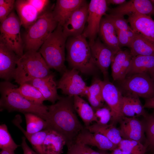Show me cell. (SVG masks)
I'll use <instances>...</instances> for the list:
<instances>
[{"label":"cell","instance_id":"obj_1","mask_svg":"<svg viewBox=\"0 0 154 154\" xmlns=\"http://www.w3.org/2000/svg\"><path fill=\"white\" fill-rule=\"evenodd\" d=\"M48 107V115L46 120L47 128L62 135L66 140L67 147L70 146L84 127L76 114L73 97H61L56 103Z\"/></svg>","mask_w":154,"mask_h":154},{"label":"cell","instance_id":"obj_2","mask_svg":"<svg viewBox=\"0 0 154 154\" xmlns=\"http://www.w3.org/2000/svg\"><path fill=\"white\" fill-rule=\"evenodd\" d=\"M17 86L9 81L0 83L1 110L9 112L17 111L24 114H35L46 120L48 115V106L30 101L24 97L17 90Z\"/></svg>","mask_w":154,"mask_h":154},{"label":"cell","instance_id":"obj_3","mask_svg":"<svg viewBox=\"0 0 154 154\" xmlns=\"http://www.w3.org/2000/svg\"><path fill=\"white\" fill-rule=\"evenodd\" d=\"M67 60L72 69L86 74L94 73L98 68L93 59L89 42L82 34L67 39Z\"/></svg>","mask_w":154,"mask_h":154},{"label":"cell","instance_id":"obj_4","mask_svg":"<svg viewBox=\"0 0 154 154\" xmlns=\"http://www.w3.org/2000/svg\"><path fill=\"white\" fill-rule=\"evenodd\" d=\"M50 68L39 52L26 51L19 58L13 78L20 85L34 79L51 74Z\"/></svg>","mask_w":154,"mask_h":154},{"label":"cell","instance_id":"obj_5","mask_svg":"<svg viewBox=\"0 0 154 154\" xmlns=\"http://www.w3.org/2000/svg\"><path fill=\"white\" fill-rule=\"evenodd\" d=\"M67 38L64 34L62 27L58 24L39 51L50 68L54 69L62 74L67 69L64 63Z\"/></svg>","mask_w":154,"mask_h":154},{"label":"cell","instance_id":"obj_6","mask_svg":"<svg viewBox=\"0 0 154 154\" xmlns=\"http://www.w3.org/2000/svg\"><path fill=\"white\" fill-rule=\"evenodd\" d=\"M58 25L52 11H46L41 14L25 34L23 40L26 51H37Z\"/></svg>","mask_w":154,"mask_h":154},{"label":"cell","instance_id":"obj_7","mask_svg":"<svg viewBox=\"0 0 154 154\" xmlns=\"http://www.w3.org/2000/svg\"><path fill=\"white\" fill-rule=\"evenodd\" d=\"M22 26L17 15L13 11L6 19L1 23L0 41L12 50L18 56L23 54L24 45L21 35Z\"/></svg>","mask_w":154,"mask_h":154},{"label":"cell","instance_id":"obj_8","mask_svg":"<svg viewBox=\"0 0 154 154\" xmlns=\"http://www.w3.org/2000/svg\"><path fill=\"white\" fill-rule=\"evenodd\" d=\"M121 87L126 93L145 99L154 97V80L148 73H138L127 76L120 81Z\"/></svg>","mask_w":154,"mask_h":154},{"label":"cell","instance_id":"obj_9","mask_svg":"<svg viewBox=\"0 0 154 154\" xmlns=\"http://www.w3.org/2000/svg\"><path fill=\"white\" fill-rule=\"evenodd\" d=\"M106 0H91L88 4L87 25L82 35L89 40V44L96 40L103 16L109 10Z\"/></svg>","mask_w":154,"mask_h":154},{"label":"cell","instance_id":"obj_10","mask_svg":"<svg viewBox=\"0 0 154 154\" xmlns=\"http://www.w3.org/2000/svg\"><path fill=\"white\" fill-rule=\"evenodd\" d=\"M78 72L74 69H67L57 83V89L68 96H86L88 86Z\"/></svg>","mask_w":154,"mask_h":154},{"label":"cell","instance_id":"obj_11","mask_svg":"<svg viewBox=\"0 0 154 154\" xmlns=\"http://www.w3.org/2000/svg\"><path fill=\"white\" fill-rule=\"evenodd\" d=\"M102 96L111 110V123L114 125L124 116L121 111L123 96L115 85L106 80L103 81Z\"/></svg>","mask_w":154,"mask_h":154},{"label":"cell","instance_id":"obj_12","mask_svg":"<svg viewBox=\"0 0 154 154\" xmlns=\"http://www.w3.org/2000/svg\"><path fill=\"white\" fill-rule=\"evenodd\" d=\"M88 7L86 3L74 11L62 27L64 34L67 38L82 34L87 21Z\"/></svg>","mask_w":154,"mask_h":154},{"label":"cell","instance_id":"obj_13","mask_svg":"<svg viewBox=\"0 0 154 154\" xmlns=\"http://www.w3.org/2000/svg\"><path fill=\"white\" fill-rule=\"evenodd\" d=\"M94 61L105 78L108 75V69L116 53L102 42L99 38L89 44Z\"/></svg>","mask_w":154,"mask_h":154},{"label":"cell","instance_id":"obj_14","mask_svg":"<svg viewBox=\"0 0 154 154\" xmlns=\"http://www.w3.org/2000/svg\"><path fill=\"white\" fill-rule=\"evenodd\" d=\"M108 10L110 14L118 16L136 13L154 16V5L150 0H131Z\"/></svg>","mask_w":154,"mask_h":154},{"label":"cell","instance_id":"obj_15","mask_svg":"<svg viewBox=\"0 0 154 154\" xmlns=\"http://www.w3.org/2000/svg\"><path fill=\"white\" fill-rule=\"evenodd\" d=\"M20 57L0 41V78L6 81L13 78L17 62Z\"/></svg>","mask_w":154,"mask_h":154},{"label":"cell","instance_id":"obj_16","mask_svg":"<svg viewBox=\"0 0 154 154\" xmlns=\"http://www.w3.org/2000/svg\"><path fill=\"white\" fill-rule=\"evenodd\" d=\"M121 134L123 139L142 141L145 137L144 122L136 117H129L124 116L119 122Z\"/></svg>","mask_w":154,"mask_h":154},{"label":"cell","instance_id":"obj_17","mask_svg":"<svg viewBox=\"0 0 154 154\" xmlns=\"http://www.w3.org/2000/svg\"><path fill=\"white\" fill-rule=\"evenodd\" d=\"M128 16L127 21L132 29L154 42V20L151 16L137 13Z\"/></svg>","mask_w":154,"mask_h":154},{"label":"cell","instance_id":"obj_18","mask_svg":"<svg viewBox=\"0 0 154 154\" xmlns=\"http://www.w3.org/2000/svg\"><path fill=\"white\" fill-rule=\"evenodd\" d=\"M74 142L96 147L103 150L112 151L118 147L103 135L91 132L84 127L78 135Z\"/></svg>","mask_w":154,"mask_h":154},{"label":"cell","instance_id":"obj_19","mask_svg":"<svg viewBox=\"0 0 154 154\" xmlns=\"http://www.w3.org/2000/svg\"><path fill=\"white\" fill-rule=\"evenodd\" d=\"M54 74H51L46 77L35 78L26 83L36 88L41 93L45 100L53 104L61 97L57 93V84L54 80Z\"/></svg>","mask_w":154,"mask_h":154},{"label":"cell","instance_id":"obj_20","mask_svg":"<svg viewBox=\"0 0 154 154\" xmlns=\"http://www.w3.org/2000/svg\"><path fill=\"white\" fill-rule=\"evenodd\" d=\"M86 3L83 0H57L52 11L53 18L63 27L72 14Z\"/></svg>","mask_w":154,"mask_h":154},{"label":"cell","instance_id":"obj_21","mask_svg":"<svg viewBox=\"0 0 154 154\" xmlns=\"http://www.w3.org/2000/svg\"><path fill=\"white\" fill-rule=\"evenodd\" d=\"M98 34L103 42L114 52L121 50L114 26L106 15L101 21Z\"/></svg>","mask_w":154,"mask_h":154},{"label":"cell","instance_id":"obj_22","mask_svg":"<svg viewBox=\"0 0 154 154\" xmlns=\"http://www.w3.org/2000/svg\"><path fill=\"white\" fill-rule=\"evenodd\" d=\"M132 57L128 50H121L116 54L111 64L112 75L114 80L120 81L126 78Z\"/></svg>","mask_w":154,"mask_h":154},{"label":"cell","instance_id":"obj_23","mask_svg":"<svg viewBox=\"0 0 154 154\" xmlns=\"http://www.w3.org/2000/svg\"><path fill=\"white\" fill-rule=\"evenodd\" d=\"M15 7L22 26L27 29L36 21L40 15L27 0H16Z\"/></svg>","mask_w":154,"mask_h":154},{"label":"cell","instance_id":"obj_24","mask_svg":"<svg viewBox=\"0 0 154 154\" xmlns=\"http://www.w3.org/2000/svg\"><path fill=\"white\" fill-rule=\"evenodd\" d=\"M48 129L42 146L43 154H61L66 143L65 139L56 131Z\"/></svg>","mask_w":154,"mask_h":154},{"label":"cell","instance_id":"obj_25","mask_svg":"<svg viewBox=\"0 0 154 154\" xmlns=\"http://www.w3.org/2000/svg\"><path fill=\"white\" fill-rule=\"evenodd\" d=\"M21 117L19 115H16L13 121V123L23 133L35 151L39 154H44L42 146L48 129L47 128L33 133H27L21 126Z\"/></svg>","mask_w":154,"mask_h":154},{"label":"cell","instance_id":"obj_26","mask_svg":"<svg viewBox=\"0 0 154 154\" xmlns=\"http://www.w3.org/2000/svg\"><path fill=\"white\" fill-rule=\"evenodd\" d=\"M154 69V55L132 56L126 76L136 74L149 73Z\"/></svg>","mask_w":154,"mask_h":154},{"label":"cell","instance_id":"obj_27","mask_svg":"<svg viewBox=\"0 0 154 154\" xmlns=\"http://www.w3.org/2000/svg\"><path fill=\"white\" fill-rule=\"evenodd\" d=\"M129 48L132 56L154 55V42L136 33Z\"/></svg>","mask_w":154,"mask_h":154},{"label":"cell","instance_id":"obj_28","mask_svg":"<svg viewBox=\"0 0 154 154\" xmlns=\"http://www.w3.org/2000/svg\"><path fill=\"white\" fill-rule=\"evenodd\" d=\"M74 109L84 123L85 127L95 121V111L87 102L79 96L73 97Z\"/></svg>","mask_w":154,"mask_h":154},{"label":"cell","instance_id":"obj_29","mask_svg":"<svg viewBox=\"0 0 154 154\" xmlns=\"http://www.w3.org/2000/svg\"><path fill=\"white\" fill-rule=\"evenodd\" d=\"M103 81L95 78L87 88L86 96L94 111L102 107L104 101L102 96Z\"/></svg>","mask_w":154,"mask_h":154},{"label":"cell","instance_id":"obj_30","mask_svg":"<svg viewBox=\"0 0 154 154\" xmlns=\"http://www.w3.org/2000/svg\"><path fill=\"white\" fill-rule=\"evenodd\" d=\"M84 127L91 132L98 133L103 135L117 146L123 139L119 129L111 123L103 125L95 123Z\"/></svg>","mask_w":154,"mask_h":154},{"label":"cell","instance_id":"obj_31","mask_svg":"<svg viewBox=\"0 0 154 154\" xmlns=\"http://www.w3.org/2000/svg\"><path fill=\"white\" fill-rule=\"evenodd\" d=\"M16 90L24 97L33 102L43 104L45 99L40 91L32 85L25 83L16 88Z\"/></svg>","mask_w":154,"mask_h":154},{"label":"cell","instance_id":"obj_32","mask_svg":"<svg viewBox=\"0 0 154 154\" xmlns=\"http://www.w3.org/2000/svg\"><path fill=\"white\" fill-rule=\"evenodd\" d=\"M27 132L33 133L48 128L46 121L38 116L31 113L24 114Z\"/></svg>","mask_w":154,"mask_h":154},{"label":"cell","instance_id":"obj_33","mask_svg":"<svg viewBox=\"0 0 154 154\" xmlns=\"http://www.w3.org/2000/svg\"><path fill=\"white\" fill-rule=\"evenodd\" d=\"M118 147L129 154H146L147 153L145 145L135 140L123 139Z\"/></svg>","mask_w":154,"mask_h":154},{"label":"cell","instance_id":"obj_34","mask_svg":"<svg viewBox=\"0 0 154 154\" xmlns=\"http://www.w3.org/2000/svg\"><path fill=\"white\" fill-rule=\"evenodd\" d=\"M19 146L12 138L6 125L5 124L0 125V149L1 150H7L15 151Z\"/></svg>","mask_w":154,"mask_h":154},{"label":"cell","instance_id":"obj_35","mask_svg":"<svg viewBox=\"0 0 154 154\" xmlns=\"http://www.w3.org/2000/svg\"><path fill=\"white\" fill-rule=\"evenodd\" d=\"M67 148L66 154H104L94 151L88 145L76 142Z\"/></svg>","mask_w":154,"mask_h":154},{"label":"cell","instance_id":"obj_36","mask_svg":"<svg viewBox=\"0 0 154 154\" xmlns=\"http://www.w3.org/2000/svg\"><path fill=\"white\" fill-rule=\"evenodd\" d=\"M96 123L101 124H108L111 120L112 116L109 108L102 107L95 111Z\"/></svg>","mask_w":154,"mask_h":154},{"label":"cell","instance_id":"obj_37","mask_svg":"<svg viewBox=\"0 0 154 154\" xmlns=\"http://www.w3.org/2000/svg\"><path fill=\"white\" fill-rule=\"evenodd\" d=\"M105 15L113 23L116 31L132 30L129 25L127 21L124 18V16H116L110 14H106Z\"/></svg>","mask_w":154,"mask_h":154},{"label":"cell","instance_id":"obj_38","mask_svg":"<svg viewBox=\"0 0 154 154\" xmlns=\"http://www.w3.org/2000/svg\"><path fill=\"white\" fill-rule=\"evenodd\" d=\"M121 111L124 116L129 117H136L129 94L126 93L123 96Z\"/></svg>","mask_w":154,"mask_h":154},{"label":"cell","instance_id":"obj_39","mask_svg":"<svg viewBox=\"0 0 154 154\" xmlns=\"http://www.w3.org/2000/svg\"><path fill=\"white\" fill-rule=\"evenodd\" d=\"M120 47H129L135 33L133 30L116 31Z\"/></svg>","mask_w":154,"mask_h":154},{"label":"cell","instance_id":"obj_40","mask_svg":"<svg viewBox=\"0 0 154 154\" xmlns=\"http://www.w3.org/2000/svg\"><path fill=\"white\" fill-rule=\"evenodd\" d=\"M144 118V122L146 136L145 144L154 139V115L148 114Z\"/></svg>","mask_w":154,"mask_h":154},{"label":"cell","instance_id":"obj_41","mask_svg":"<svg viewBox=\"0 0 154 154\" xmlns=\"http://www.w3.org/2000/svg\"><path fill=\"white\" fill-rule=\"evenodd\" d=\"M129 94L136 116H141L144 118L148 114L145 110L142 104L139 99V97L133 94Z\"/></svg>","mask_w":154,"mask_h":154},{"label":"cell","instance_id":"obj_42","mask_svg":"<svg viewBox=\"0 0 154 154\" xmlns=\"http://www.w3.org/2000/svg\"><path fill=\"white\" fill-rule=\"evenodd\" d=\"M29 3L33 6L40 15L43 13L48 5L50 1L48 0H27Z\"/></svg>","mask_w":154,"mask_h":154},{"label":"cell","instance_id":"obj_43","mask_svg":"<svg viewBox=\"0 0 154 154\" xmlns=\"http://www.w3.org/2000/svg\"><path fill=\"white\" fill-rule=\"evenodd\" d=\"M15 5L0 6V21L2 23L5 20L13 11Z\"/></svg>","mask_w":154,"mask_h":154},{"label":"cell","instance_id":"obj_44","mask_svg":"<svg viewBox=\"0 0 154 154\" xmlns=\"http://www.w3.org/2000/svg\"><path fill=\"white\" fill-rule=\"evenodd\" d=\"M21 146L23 151V154H39L33 150L28 145L26 138L25 137H22Z\"/></svg>","mask_w":154,"mask_h":154},{"label":"cell","instance_id":"obj_45","mask_svg":"<svg viewBox=\"0 0 154 154\" xmlns=\"http://www.w3.org/2000/svg\"><path fill=\"white\" fill-rule=\"evenodd\" d=\"M143 106L144 108L154 109V97L150 98L145 99Z\"/></svg>","mask_w":154,"mask_h":154},{"label":"cell","instance_id":"obj_46","mask_svg":"<svg viewBox=\"0 0 154 154\" xmlns=\"http://www.w3.org/2000/svg\"><path fill=\"white\" fill-rule=\"evenodd\" d=\"M15 1L14 0H0V6H9L15 5Z\"/></svg>","mask_w":154,"mask_h":154},{"label":"cell","instance_id":"obj_47","mask_svg":"<svg viewBox=\"0 0 154 154\" xmlns=\"http://www.w3.org/2000/svg\"><path fill=\"white\" fill-rule=\"evenodd\" d=\"M108 4L122 5L126 2L125 0H106Z\"/></svg>","mask_w":154,"mask_h":154},{"label":"cell","instance_id":"obj_48","mask_svg":"<svg viewBox=\"0 0 154 154\" xmlns=\"http://www.w3.org/2000/svg\"><path fill=\"white\" fill-rule=\"evenodd\" d=\"M145 145L147 147V153L154 152V139Z\"/></svg>","mask_w":154,"mask_h":154},{"label":"cell","instance_id":"obj_49","mask_svg":"<svg viewBox=\"0 0 154 154\" xmlns=\"http://www.w3.org/2000/svg\"><path fill=\"white\" fill-rule=\"evenodd\" d=\"M111 154H129L123 151L118 147L112 151Z\"/></svg>","mask_w":154,"mask_h":154},{"label":"cell","instance_id":"obj_50","mask_svg":"<svg viewBox=\"0 0 154 154\" xmlns=\"http://www.w3.org/2000/svg\"><path fill=\"white\" fill-rule=\"evenodd\" d=\"M0 154H16L14 151L7 150H2Z\"/></svg>","mask_w":154,"mask_h":154},{"label":"cell","instance_id":"obj_51","mask_svg":"<svg viewBox=\"0 0 154 154\" xmlns=\"http://www.w3.org/2000/svg\"><path fill=\"white\" fill-rule=\"evenodd\" d=\"M148 73L149 74L150 76L154 80V69L150 71Z\"/></svg>","mask_w":154,"mask_h":154},{"label":"cell","instance_id":"obj_52","mask_svg":"<svg viewBox=\"0 0 154 154\" xmlns=\"http://www.w3.org/2000/svg\"><path fill=\"white\" fill-rule=\"evenodd\" d=\"M146 154H154V152L147 153Z\"/></svg>","mask_w":154,"mask_h":154},{"label":"cell","instance_id":"obj_53","mask_svg":"<svg viewBox=\"0 0 154 154\" xmlns=\"http://www.w3.org/2000/svg\"><path fill=\"white\" fill-rule=\"evenodd\" d=\"M150 1L153 3V4L154 5V0H150Z\"/></svg>","mask_w":154,"mask_h":154},{"label":"cell","instance_id":"obj_54","mask_svg":"<svg viewBox=\"0 0 154 154\" xmlns=\"http://www.w3.org/2000/svg\"><path fill=\"white\" fill-rule=\"evenodd\" d=\"M153 114L154 115V110L153 111Z\"/></svg>","mask_w":154,"mask_h":154}]
</instances>
